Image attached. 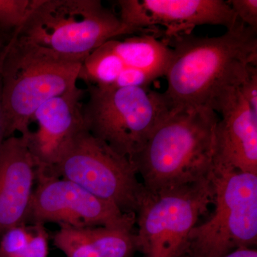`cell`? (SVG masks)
Returning a JSON list of instances; mask_svg holds the SVG:
<instances>
[{
    "mask_svg": "<svg viewBox=\"0 0 257 257\" xmlns=\"http://www.w3.org/2000/svg\"><path fill=\"white\" fill-rule=\"evenodd\" d=\"M257 30L238 20L224 35L163 37L172 50L163 92L172 111L208 106L224 88L257 65Z\"/></svg>",
    "mask_w": 257,
    "mask_h": 257,
    "instance_id": "1",
    "label": "cell"
},
{
    "mask_svg": "<svg viewBox=\"0 0 257 257\" xmlns=\"http://www.w3.org/2000/svg\"><path fill=\"white\" fill-rule=\"evenodd\" d=\"M217 113L208 106L172 111L131 160L144 187L155 193L211 175Z\"/></svg>",
    "mask_w": 257,
    "mask_h": 257,
    "instance_id": "2",
    "label": "cell"
},
{
    "mask_svg": "<svg viewBox=\"0 0 257 257\" xmlns=\"http://www.w3.org/2000/svg\"><path fill=\"white\" fill-rule=\"evenodd\" d=\"M82 63L12 34L1 56L5 140L28 137L35 111L77 87Z\"/></svg>",
    "mask_w": 257,
    "mask_h": 257,
    "instance_id": "3",
    "label": "cell"
},
{
    "mask_svg": "<svg viewBox=\"0 0 257 257\" xmlns=\"http://www.w3.org/2000/svg\"><path fill=\"white\" fill-rule=\"evenodd\" d=\"M13 34L83 62L109 40L138 33L121 23L100 0H41Z\"/></svg>",
    "mask_w": 257,
    "mask_h": 257,
    "instance_id": "4",
    "label": "cell"
},
{
    "mask_svg": "<svg viewBox=\"0 0 257 257\" xmlns=\"http://www.w3.org/2000/svg\"><path fill=\"white\" fill-rule=\"evenodd\" d=\"M87 89L88 100L83 104L86 128L130 161L172 112L163 92L150 87Z\"/></svg>",
    "mask_w": 257,
    "mask_h": 257,
    "instance_id": "5",
    "label": "cell"
},
{
    "mask_svg": "<svg viewBox=\"0 0 257 257\" xmlns=\"http://www.w3.org/2000/svg\"><path fill=\"white\" fill-rule=\"evenodd\" d=\"M214 210L189 236L188 257H223L257 242V175L214 163Z\"/></svg>",
    "mask_w": 257,
    "mask_h": 257,
    "instance_id": "6",
    "label": "cell"
},
{
    "mask_svg": "<svg viewBox=\"0 0 257 257\" xmlns=\"http://www.w3.org/2000/svg\"><path fill=\"white\" fill-rule=\"evenodd\" d=\"M213 199L211 176L158 192L147 191L136 213L138 251L143 257H187L191 231Z\"/></svg>",
    "mask_w": 257,
    "mask_h": 257,
    "instance_id": "7",
    "label": "cell"
},
{
    "mask_svg": "<svg viewBox=\"0 0 257 257\" xmlns=\"http://www.w3.org/2000/svg\"><path fill=\"white\" fill-rule=\"evenodd\" d=\"M47 175L72 181L125 214H136L147 192L131 161L86 128Z\"/></svg>",
    "mask_w": 257,
    "mask_h": 257,
    "instance_id": "8",
    "label": "cell"
},
{
    "mask_svg": "<svg viewBox=\"0 0 257 257\" xmlns=\"http://www.w3.org/2000/svg\"><path fill=\"white\" fill-rule=\"evenodd\" d=\"M25 224L56 223L75 228L105 226L134 229L136 214H125L72 181L36 174Z\"/></svg>",
    "mask_w": 257,
    "mask_h": 257,
    "instance_id": "9",
    "label": "cell"
},
{
    "mask_svg": "<svg viewBox=\"0 0 257 257\" xmlns=\"http://www.w3.org/2000/svg\"><path fill=\"white\" fill-rule=\"evenodd\" d=\"M121 23L138 34L157 37L189 35L202 25L232 28L238 19L223 0H119Z\"/></svg>",
    "mask_w": 257,
    "mask_h": 257,
    "instance_id": "10",
    "label": "cell"
},
{
    "mask_svg": "<svg viewBox=\"0 0 257 257\" xmlns=\"http://www.w3.org/2000/svg\"><path fill=\"white\" fill-rule=\"evenodd\" d=\"M172 57V48L155 35L112 39L84 60L79 79L87 86L112 87L120 76L134 71L165 77Z\"/></svg>",
    "mask_w": 257,
    "mask_h": 257,
    "instance_id": "11",
    "label": "cell"
},
{
    "mask_svg": "<svg viewBox=\"0 0 257 257\" xmlns=\"http://www.w3.org/2000/svg\"><path fill=\"white\" fill-rule=\"evenodd\" d=\"M85 89L76 87L40 106L32 123H37L26 139L36 165V174L49 175L74 139L84 128L83 97Z\"/></svg>",
    "mask_w": 257,
    "mask_h": 257,
    "instance_id": "12",
    "label": "cell"
},
{
    "mask_svg": "<svg viewBox=\"0 0 257 257\" xmlns=\"http://www.w3.org/2000/svg\"><path fill=\"white\" fill-rule=\"evenodd\" d=\"M241 83L224 88L209 106L221 115L216 126L214 163L257 175V112L243 96Z\"/></svg>",
    "mask_w": 257,
    "mask_h": 257,
    "instance_id": "13",
    "label": "cell"
},
{
    "mask_svg": "<svg viewBox=\"0 0 257 257\" xmlns=\"http://www.w3.org/2000/svg\"><path fill=\"white\" fill-rule=\"evenodd\" d=\"M36 181V165L23 136L0 145V236L25 224Z\"/></svg>",
    "mask_w": 257,
    "mask_h": 257,
    "instance_id": "14",
    "label": "cell"
},
{
    "mask_svg": "<svg viewBox=\"0 0 257 257\" xmlns=\"http://www.w3.org/2000/svg\"><path fill=\"white\" fill-rule=\"evenodd\" d=\"M59 226L54 243L67 257H133L138 251L134 229Z\"/></svg>",
    "mask_w": 257,
    "mask_h": 257,
    "instance_id": "15",
    "label": "cell"
},
{
    "mask_svg": "<svg viewBox=\"0 0 257 257\" xmlns=\"http://www.w3.org/2000/svg\"><path fill=\"white\" fill-rule=\"evenodd\" d=\"M49 235L45 225L22 224L2 235L0 257H48Z\"/></svg>",
    "mask_w": 257,
    "mask_h": 257,
    "instance_id": "16",
    "label": "cell"
},
{
    "mask_svg": "<svg viewBox=\"0 0 257 257\" xmlns=\"http://www.w3.org/2000/svg\"><path fill=\"white\" fill-rule=\"evenodd\" d=\"M41 0H0V32L12 35L23 27Z\"/></svg>",
    "mask_w": 257,
    "mask_h": 257,
    "instance_id": "17",
    "label": "cell"
},
{
    "mask_svg": "<svg viewBox=\"0 0 257 257\" xmlns=\"http://www.w3.org/2000/svg\"><path fill=\"white\" fill-rule=\"evenodd\" d=\"M228 3L238 20L257 30L256 0H229Z\"/></svg>",
    "mask_w": 257,
    "mask_h": 257,
    "instance_id": "18",
    "label": "cell"
},
{
    "mask_svg": "<svg viewBox=\"0 0 257 257\" xmlns=\"http://www.w3.org/2000/svg\"><path fill=\"white\" fill-rule=\"evenodd\" d=\"M240 89L253 111L257 112V65L248 69Z\"/></svg>",
    "mask_w": 257,
    "mask_h": 257,
    "instance_id": "19",
    "label": "cell"
},
{
    "mask_svg": "<svg viewBox=\"0 0 257 257\" xmlns=\"http://www.w3.org/2000/svg\"><path fill=\"white\" fill-rule=\"evenodd\" d=\"M8 39V35L0 32V145L3 144L5 140L4 108H3V79H2L1 74V56L3 47H4Z\"/></svg>",
    "mask_w": 257,
    "mask_h": 257,
    "instance_id": "20",
    "label": "cell"
},
{
    "mask_svg": "<svg viewBox=\"0 0 257 257\" xmlns=\"http://www.w3.org/2000/svg\"><path fill=\"white\" fill-rule=\"evenodd\" d=\"M223 257H257V251L253 248H239Z\"/></svg>",
    "mask_w": 257,
    "mask_h": 257,
    "instance_id": "21",
    "label": "cell"
}]
</instances>
